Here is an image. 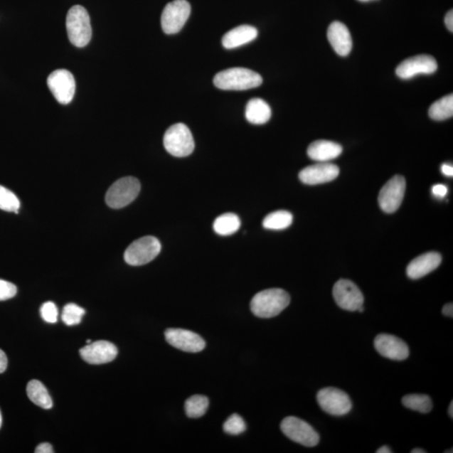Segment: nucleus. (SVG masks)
I'll return each mask as SVG.
<instances>
[{
    "instance_id": "obj_1",
    "label": "nucleus",
    "mask_w": 453,
    "mask_h": 453,
    "mask_svg": "<svg viewBox=\"0 0 453 453\" xmlns=\"http://www.w3.org/2000/svg\"><path fill=\"white\" fill-rule=\"evenodd\" d=\"M289 302L291 297L284 289H268L256 294L252 299L250 308L256 316L260 319H272L286 309Z\"/></svg>"
},
{
    "instance_id": "obj_2",
    "label": "nucleus",
    "mask_w": 453,
    "mask_h": 453,
    "mask_svg": "<svg viewBox=\"0 0 453 453\" xmlns=\"http://www.w3.org/2000/svg\"><path fill=\"white\" fill-rule=\"evenodd\" d=\"M262 82V77L259 73L242 68L224 70L213 79L214 85L222 90H249L260 87Z\"/></svg>"
},
{
    "instance_id": "obj_3",
    "label": "nucleus",
    "mask_w": 453,
    "mask_h": 453,
    "mask_svg": "<svg viewBox=\"0 0 453 453\" xmlns=\"http://www.w3.org/2000/svg\"><path fill=\"white\" fill-rule=\"evenodd\" d=\"M69 41L77 48L86 46L92 38L90 16L87 9L75 6L69 9L66 21Z\"/></svg>"
},
{
    "instance_id": "obj_4",
    "label": "nucleus",
    "mask_w": 453,
    "mask_h": 453,
    "mask_svg": "<svg viewBox=\"0 0 453 453\" xmlns=\"http://www.w3.org/2000/svg\"><path fill=\"white\" fill-rule=\"evenodd\" d=\"M166 151L176 157H186L193 152L195 143L189 128L184 124L171 125L164 135Z\"/></svg>"
},
{
    "instance_id": "obj_5",
    "label": "nucleus",
    "mask_w": 453,
    "mask_h": 453,
    "mask_svg": "<svg viewBox=\"0 0 453 453\" xmlns=\"http://www.w3.org/2000/svg\"><path fill=\"white\" fill-rule=\"evenodd\" d=\"M140 183L133 176L124 177L114 182L107 191L105 200L107 206L119 209L128 206L138 197Z\"/></svg>"
},
{
    "instance_id": "obj_6",
    "label": "nucleus",
    "mask_w": 453,
    "mask_h": 453,
    "mask_svg": "<svg viewBox=\"0 0 453 453\" xmlns=\"http://www.w3.org/2000/svg\"><path fill=\"white\" fill-rule=\"evenodd\" d=\"M161 250L156 238L146 236L135 240L124 252L125 262L132 266L146 265L156 259Z\"/></svg>"
},
{
    "instance_id": "obj_7",
    "label": "nucleus",
    "mask_w": 453,
    "mask_h": 453,
    "mask_svg": "<svg viewBox=\"0 0 453 453\" xmlns=\"http://www.w3.org/2000/svg\"><path fill=\"white\" fill-rule=\"evenodd\" d=\"M280 429L289 439L302 446L314 447L319 443V434L311 425L300 418H284L280 424Z\"/></svg>"
},
{
    "instance_id": "obj_8",
    "label": "nucleus",
    "mask_w": 453,
    "mask_h": 453,
    "mask_svg": "<svg viewBox=\"0 0 453 453\" xmlns=\"http://www.w3.org/2000/svg\"><path fill=\"white\" fill-rule=\"evenodd\" d=\"M316 400L325 412L335 417H343L352 410V401L348 395L336 388L321 389L317 393Z\"/></svg>"
},
{
    "instance_id": "obj_9",
    "label": "nucleus",
    "mask_w": 453,
    "mask_h": 453,
    "mask_svg": "<svg viewBox=\"0 0 453 453\" xmlns=\"http://www.w3.org/2000/svg\"><path fill=\"white\" fill-rule=\"evenodd\" d=\"M191 15V6L186 0H174L166 4L161 15V27L167 35L178 33Z\"/></svg>"
},
{
    "instance_id": "obj_10",
    "label": "nucleus",
    "mask_w": 453,
    "mask_h": 453,
    "mask_svg": "<svg viewBox=\"0 0 453 453\" xmlns=\"http://www.w3.org/2000/svg\"><path fill=\"white\" fill-rule=\"evenodd\" d=\"M48 85L55 99L60 104L68 105L73 100L76 82L73 75L66 69L55 70L49 75Z\"/></svg>"
},
{
    "instance_id": "obj_11",
    "label": "nucleus",
    "mask_w": 453,
    "mask_h": 453,
    "mask_svg": "<svg viewBox=\"0 0 453 453\" xmlns=\"http://www.w3.org/2000/svg\"><path fill=\"white\" fill-rule=\"evenodd\" d=\"M405 180L403 176H395L383 186L379 194L380 208L386 213H393L403 202L405 191Z\"/></svg>"
},
{
    "instance_id": "obj_12",
    "label": "nucleus",
    "mask_w": 453,
    "mask_h": 453,
    "mask_svg": "<svg viewBox=\"0 0 453 453\" xmlns=\"http://www.w3.org/2000/svg\"><path fill=\"white\" fill-rule=\"evenodd\" d=\"M333 295L337 305L343 310L355 311L363 305V293L351 280L339 279L334 284Z\"/></svg>"
},
{
    "instance_id": "obj_13",
    "label": "nucleus",
    "mask_w": 453,
    "mask_h": 453,
    "mask_svg": "<svg viewBox=\"0 0 453 453\" xmlns=\"http://www.w3.org/2000/svg\"><path fill=\"white\" fill-rule=\"evenodd\" d=\"M167 343L172 347L188 353L203 351L206 342L198 334L181 329H169L165 333Z\"/></svg>"
},
{
    "instance_id": "obj_14",
    "label": "nucleus",
    "mask_w": 453,
    "mask_h": 453,
    "mask_svg": "<svg viewBox=\"0 0 453 453\" xmlns=\"http://www.w3.org/2000/svg\"><path fill=\"white\" fill-rule=\"evenodd\" d=\"M437 70L435 58L429 55H420L410 58L396 68V75L401 79H410L420 74H432Z\"/></svg>"
},
{
    "instance_id": "obj_15",
    "label": "nucleus",
    "mask_w": 453,
    "mask_h": 453,
    "mask_svg": "<svg viewBox=\"0 0 453 453\" xmlns=\"http://www.w3.org/2000/svg\"><path fill=\"white\" fill-rule=\"evenodd\" d=\"M375 347L383 357L392 359V361H405L410 354L408 345L403 340L393 335H378L375 339Z\"/></svg>"
},
{
    "instance_id": "obj_16",
    "label": "nucleus",
    "mask_w": 453,
    "mask_h": 453,
    "mask_svg": "<svg viewBox=\"0 0 453 453\" xmlns=\"http://www.w3.org/2000/svg\"><path fill=\"white\" fill-rule=\"evenodd\" d=\"M339 175L338 166L329 162H319V164L304 168L299 174V178L302 183L314 186L334 181Z\"/></svg>"
},
{
    "instance_id": "obj_17",
    "label": "nucleus",
    "mask_w": 453,
    "mask_h": 453,
    "mask_svg": "<svg viewBox=\"0 0 453 453\" xmlns=\"http://www.w3.org/2000/svg\"><path fill=\"white\" fill-rule=\"evenodd\" d=\"M84 361L90 364H102L114 361L118 355V348L107 341H97L80 349Z\"/></svg>"
},
{
    "instance_id": "obj_18",
    "label": "nucleus",
    "mask_w": 453,
    "mask_h": 453,
    "mask_svg": "<svg viewBox=\"0 0 453 453\" xmlns=\"http://www.w3.org/2000/svg\"><path fill=\"white\" fill-rule=\"evenodd\" d=\"M328 39L335 53L347 57L351 53L353 41L348 27L339 21H334L329 27Z\"/></svg>"
},
{
    "instance_id": "obj_19",
    "label": "nucleus",
    "mask_w": 453,
    "mask_h": 453,
    "mask_svg": "<svg viewBox=\"0 0 453 453\" xmlns=\"http://www.w3.org/2000/svg\"><path fill=\"white\" fill-rule=\"evenodd\" d=\"M442 256L437 252H429L415 258L409 264L406 274L412 279H418L438 268L442 263Z\"/></svg>"
},
{
    "instance_id": "obj_20",
    "label": "nucleus",
    "mask_w": 453,
    "mask_h": 453,
    "mask_svg": "<svg viewBox=\"0 0 453 453\" xmlns=\"http://www.w3.org/2000/svg\"><path fill=\"white\" fill-rule=\"evenodd\" d=\"M343 152L339 144L329 140H316L307 149V155L311 160L319 162H329L338 158Z\"/></svg>"
},
{
    "instance_id": "obj_21",
    "label": "nucleus",
    "mask_w": 453,
    "mask_h": 453,
    "mask_svg": "<svg viewBox=\"0 0 453 453\" xmlns=\"http://www.w3.org/2000/svg\"><path fill=\"white\" fill-rule=\"evenodd\" d=\"M258 36V31L251 26L243 25L235 28L223 36L222 43L224 48L233 49L240 48Z\"/></svg>"
},
{
    "instance_id": "obj_22",
    "label": "nucleus",
    "mask_w": 453,
    "mask_h": 453,
    "mask_svg": "<svg viewBox=\"0 0 453 453\" xmlns=\"http://www.w3.org/2000/svg\"><path fill=\"white\" fill-rule=\"evenodd\" d=\"M246 119L253 124L267 123L272 117V109L263 100L255 97L247 102L245 110Z\"/></svg>"
},
{
    "instance_id": "obj_23",
    "label": "nucleus",
    "mask_w": 453,
    "mask_h": 453,
    "mask_svg": "<svg viewBox=\"0 0 453 453\" xmlns=\"http://www.w3.org/2000/svg\"><path fill=\"white\" fill-rule=\"evenodd\" d=\"M26 391L28 397L35 405L46 410L53 408V400L41 381L34 380L28 383Z\"/></svg>"
},
{
    "instance_id": "obj_24",
    "label": "nucleus",
    "mask_w": 453,
    "mask_h": 453,
    "mask_svg": "<svg viewBox=\"0 0 453 453\" xmlns=\"http://www.w3.org/2000/svg\"><path fill=\"white\" fill-rule=\"evenodd\" d=\"M241 222L235 213H224L216 218L213 223V230L219 235H233L240 230Z\"/></svg>"
},
{
    "instance_id": "obj_25",
    "label": "nucleus",
    "mask_w": 453,
    "mask_h": 453,
    "mask_svg": "<svg viewBox=\"0 0 453 453\" xmlns=\"http://www.w3.org/2000/svg\"><path fill=\"white\" fill-rule=\"evenodd\" d=\"M292 222V214L280 210L267 215L263 220V227L266 230H282L291 226Z\"/></svg>"
},
{
    "instance_id": "obj_26",
    "label": "nucleus",
    "mask_w": 453,
    "mask_h": 453,
    "mask_svg": "<svg viewBox=\"0 0 453 453\" xmlns=\"http://www.w3.org/2000/svg\"><path fill=\"white\" fill-rule=\"evenodd\" d=\"M453 115V95L442 97L430 107L429 116L434 120L442 121L452 118Z\"/></svg>"
},
{
    "instance_id": "obj_27",
    "label": "nucleus",
    "mask_w": 453,
    "mask_h": 453,
    "mask_svg": "<svg viewBox=\"0 0 453 453\" xmlns=\"http://www.w3.org/2000/svg\"><path fill=\"white\" fill-rule=\"evenodd\" d=\"M403 404L406 408L420 413H429L432 410V401L427 395H407L403 397Z\"/></svg>"
},
{
    "instance_id": "obj_28",
    "label": "nucleus",
    "mask_w": 453,
    "mask_h": 453,
    "mask_svg": "<svg viewBox=\"0 0 453 453\" xmlns=\"http://www.w3.org/2000/svg\"><path fill=\"white\" fill-rule=\"evenodd\" d=\"M209 401L206 396L193 395L186 401V414L190 418H199L207 412Z\"/></svg>"
},
{
    "instance_id": "obj_29",
    "label": "nucleus",
    "mask_w": 453,
    "mask_h": 453,
    "mask_svg": "<svg viewBox=\"0 0 453 453\" xmlns=\"http://www.w3.org/2000/svg\"><path fill=\"white\" fill-rule=\"evenodd\" d=\"M21 208L20 200L16 195L3 186H0V209L18 213Z\"/></svg>"
},
{
    "instance_id": "obj_30",
    "label": "nucleus",
    "mask_w": 453,
    "mask_h": 453,
    "mask_svg": "<svg viewBox=\"0 0 453 453\" xmlns=\"http://www.w3.org/2000/svg\"><path fill=\"white\" fill-rule=\"evenodd\" d=\"M85 310L74 303H69L63 308L62 319L65 324L74 326L80 324Z\"/></svg>"
},
{
    "instance_id": "obj_31",
    "label": "nucleus",
    "mask_w": 453,
    "mask_h": 453,
    "mask_svg": "<svg viewBox=\"0 0 453 453\" xmlns=\"http://www.w3.org/2000/svg\"><path fill=\"white\" fill-rule=\"evenodd\" d=\"M246 428L244 419L237 414L232 415L223 424V431L232 436L240 435L246 431Z\"/></svg>"
},
{
    "instance_id": "obj_32",
    "label": "nucleus",
    "mask_w": 453,
    "mask_h": 453,
    "mask_svg": "<svg viewBox=\"0 0 453 453\" xmlns=\"http://www.w3.org/2000/svg\"><path fill=\"white\" fill-rule=\"evenodd\" d=\"M41 316L48 324H55L58 320V309L53 302H45L41 307Z\"/></svg>"
},
{
    "instance_id": "obj_33",
    "label": "nucleus",
    "mask_w": 453,
    "mask_h": 453,
    "mask_svg": "<svg viewBox=\"0 0 453 453\" xmlns=\"http://www.w3.org/2000/svg\"><path fill=\"white\" fill-rule=\"evenodd\" d=\"M17 287L11 282L0 279V302L7 301L16 295Z\"/></svg>"
},
{
    "instance_id": "obj_34",
    "label": "nucleus",
    "mask_w": 453,
    "mask_h": 453,
    "mask_svg": "<svg viewBox=\"0 0 453 453\" xmlns=\"http://www.w3.org/2000/svg\"><path fill=\"white\" fill-rule=\"evenodd\" d=\"M447 188L444 185L438 184L432 188V193L438 198H443L447 193Z\"/></svg>"
},
{
    "instance_id": "obj_35",
    "label": "nucleus",
    "mask_w": 453,
    "mask_h": 453,
    "mask_svg": "<svg viewBox=\"0 0 453 453\" xmlns=\"http://www.w3.org/2000/svg\"><path fill=\"white\" fill-rule=\"evenodd\" d=\"M35 452L36 453H53V446L50 444V443H41L39 446H37L36 448Z\"/></svg>"
},
{
    "instance_id": "obj_36",
    "label": "nucleus",
    "mask_w": 453,
    "mask_h": 453,
    "mask_svg": "<svg viewBox=\"0 0 453 453\" xmlns=\"http://www.w3.org/2000/svg\"><path fill=\"white\" fill-rule=\"evenodd\" d=\"M8 366V358L6 353L0 349V373L6 371Z\"/></svg>"
},
{
    "instance_id": "obj_37",
    "label": "nucleus",
    "mask_w": 453,
    "mask_h": 453,
    "mask_svg": "<svg viewBox=\"0 0 453 453\" xmlns=\"http://www.w3.org/2000/svg\"><path fill=\"white\" fill-rule=\"evenodd\" d=\"M445 24L448 31H453V11H448L445 17Z\"/></svg>"
},
{
    "instance_id": "obj_38",
    "label": "nucleus",
    "mask_w": 453,
    "mask_h": 453,
    "mask_svg": "<svg viewBox=\"0 0 453 453\" xmlns=\"http://www.w3.org/2000/svg\"><path fill=\"white\" fill-rule=\"evenodd\" d=\"M442 314L447 316L453 317V304L452 303H447L442 308Z\"/></svg>"
},
{
    "instance_id": "obj_39",
    "label": "nucleus",
    "mask_w": 453,
    "mask_h": 453,
    "mask_svg": "<svg viewBox=\"0 0 453 453\" xmlns=\"http://www.w3.org/2000/svg\"><path fill=\"white\" fill-rule=\"evenodd\" d=\"M442 172L447 176H453V167L449 164H443L442 166Z\"/></svg>"
},
{
    "instance_id": "obj_40",
    "label": "nucleus",
    "mask_w": 453,
    "mask_h": 453,
    "mask_svg": "<svg viewBox=\"0 0 453 453\" xmlns=\"http://www.w3.org/2000/svg\"><path fill=\"white\" fill-rule=\"evenodd\" d=\"M377 453H391L390 448L387 446H383L377 450Z\"/></svg>"
},
{
    "instance_id": "obj_41",
    "label": "nucleus",
    "mask_w": 453,
    "mask_h": 453,
    "mask_svg": "<svg viewBox=\"0 0 453 453\" xmlns=\"http://www.w3.org/2000/svg\"><path fill=\"white\" fill-rule=\"evenodd\" d=\"M448 414H449L450 417L452 419L453 418V401H452L449 406V409H448Z\"/></svg>"
},
{
    "instance_id": "obj_42",
    "label": "nucleus",
    "mask_w": 453,
    "mask_h": 453,
    "mask_svg": "<svg viewBox=\"0 0 453 453\" xmlns=\"http://www.w3.org/2000/svg\"><path fill=\"white\" fill-rule=\"evenodd\" d=\"M426 451L423 449H420V448H415V449L412 451V453H426Z\"/></svg>"
},
{
    "instance_id": "obj_43",
    "label": "nucleus",
    "mask_w": 453,
    "mask_h": 453,
    "mask_svg": "<svg viewBox=\"0 0 453 453\" xmlns=\"http://www.w3.org/2000/svg\"><path fill=\"white\" fill-rule=\"evenodd\" d=\"M2 422H3V420H2V414H1V412H0V428H1V426H2Z\"/></svg>"
},
{
    "instance_id": "obj_44",
    "label": "nucleus",
    "mask_w": 453,
    "mask_h": 453,
    "mask_svg": "<svg viewBox=\"0 0 453 453\" xmlns=\"http://www.w3.org/2000/svg\"><path fill=\"white\" fill-rule=\"evenodd\" d=\"M358 1H361V2H368V1H372V0H358Z\"/></svg>"
},
{
    "instance_id": "obj_45",
    "label": "nucleus",
    "mask_w": 453,
    "mask_h": 453,
    "mask_svg": "<svg viewBox=\"0 0 453 453\" xmlns=\"http://www.w3.org/2000/svg\"><path fill=\"white\" fill-rule=\"evenodd\" d=\"M87 343H92V341L90 339H88V340H87Z\"/></svg>"
}]
</instances>
